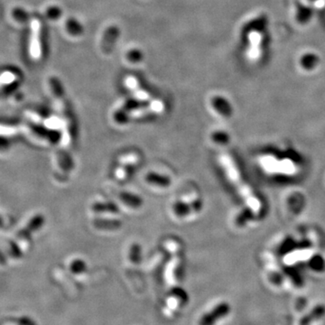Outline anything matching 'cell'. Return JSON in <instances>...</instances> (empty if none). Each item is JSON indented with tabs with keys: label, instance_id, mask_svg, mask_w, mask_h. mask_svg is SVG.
I'll list each match as a JSON object with an SVG mask.
<instances>
[{
	"label": "cell",
	"instance_id": "obj_2",
	"mask_svg": "<svg viewBox=\"0 0 325 325\" xmlns=\"http://www.w3.org/2000/svg\"><path fill=\"white\" fill-rule=\"evenodd\" d=\"M31 44H30V53L34 59H38L41 54L40 47V24L37 20H33L32 22V34H31Z\"/></svg>",
	"mask_w": 325,
	"mask_h": 325
},
{
	"label": "cell",
	"instance_id": "obj_5",
	"mask_svg": "<svg viewBox=\"0 0 325 325\" xmlns=\"http://www.w3.org/2000/svg\"><path fill=\"white\" fill-rule=\"evenodd\" d=\"M128 58L130 62L136 63V62H139L142 58V53H140L138 50H132L128 54Z\"/></svg>",
	"mask_w": 325,
	"mask_h": 325
},
{
	"label": "cell",
	"instance_id": "obj_6",
	"mask_svg": "<svg viewBox=\"0 0 325 325\" xmlns=\"http://www.w3.org/2000/svg\"><path fill=\"white\" fill-rule=\"evenodd\" d=\"M16 322L18 325H36L35 321L29 317H20Z\"/></svg>",
	"mask_w": 325,
	"mask_h": 325
},
{
	"label": "cell",
	"instance_id": "obj_3",
	"mask_svg": "<svg viewBox=\"0 0 325 325\" xmlns=\"http://www.w3.org/2000/svg\"><path fill=\"white\" fill-rule=\"evenodd\" d=\"M119 36V30L117 26H110L108 28L106 33L104 34V37L101 43V47L104 53H108L111 52L114 47V43L117 41Z\"/></svg>",
	"mask_w": 325,
	"mask_h": 325
},
{
	"label": "cell",
	"instance_id": "obj_1",
	"mask_svg": "<svg viewBox=\"0 0 325 325\" xmlns=\"http://www.w3.org/2000/svg\"><path fill=\"white\" fill-rule=\"evenodd\" d=\"M231 307L227 303H221L213 308L211 312L204 314L199 323L200 325H215L219 320L223 319L230 313Z\"/></svg>",
	"mask_w": 325,
	"mask_h": 325
},
{
	"label": "cell",
	"instance_id": "obj_4",
	"mask_svg": "<svg viewBox=\"0 0 325 325\" xmlns=\"http://www.w3.org/2000/svg\"><path fill=\"white\" fill-rule=\"evenodd\" d=\"M213 105L220 114L229 116L231 114V108L226 100L220 97H215L213 100Z\"/></svg>",
	"mask_w": 325,
	"mask_h": 325
}]
</instances>
